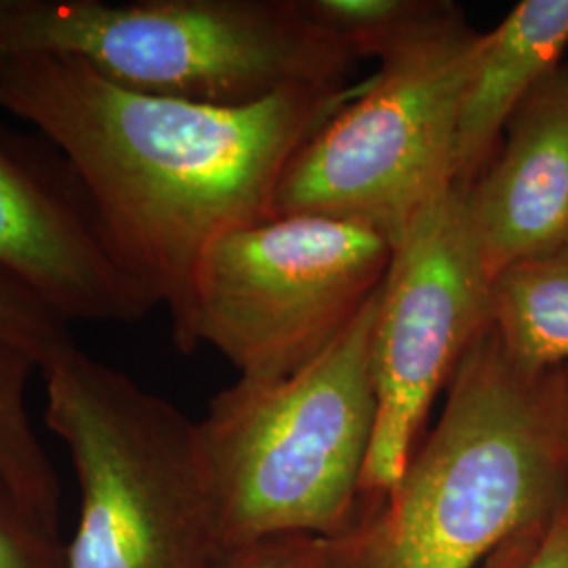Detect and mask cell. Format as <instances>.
Wrapping results in <instances>:
<instances>
[{"instance_id":"obj_1","label":"cell","mask_w":568,"mask_h":568,"mask_svg":"<svg viewBox=\"0 0 568 568\" xmlns=\"http://www.w3.org/2000/svg\"><path fill=\"white\" fill-rule=\"evenodd\" d=\"M349 102L344 89H284L248 105L126 91L65 55H0V105L74 171L126 274L182 325L206 248L272 220L284 171Z\"/></svg>"},{"instance_id":"obj_2","label":"cell","mask_w":568,"mask_h":568,"mask_svg":"<svg viewBox=\"0 0 568 568\" xmlns=\"http://www.w3.org/2000/svg\"><path fill=\"white\" fill-rule=\"evenodd\" d=\"M568 493L562 371L532 375L488 325L448 382L443 417L400 483L328 539L337 568H478Z\"/></svg>"},{"instance_id":"obj_3","label":"cell","mask_w":568,"mask_h":568,"mask_svg":"<svg viewBox=\"0 0 568 568\" xmlns=\"http://www.w3.org/2000/svg\"><path fill=\"white\" fill-rule=\"evenodd\" d=\"M384 284L312 363L274 379L241 377L196 422L222 549L278 535L337 539L358 520Z\"/></svg>"},{"instance_id":"obj_4","label":"cell","mask_w":568,"mask_h":568,"mask_svg":"<svg viewBox=\"0 0 568 568\" xmlns=\"http://www.w3.org/2000/svg\"><path fill=\"white\" fill-rule=\"evenodd\" d=\"M82 61L142 95L248 105L284 89H344L358 60L300 0H0V55Z\"/></svg>"},{"instance_id":"obj_5","label":"cell","mask_w":568,"mask_h":568,"mask_svg":"<svg viewBox=\"0 0 568 568\" xmlns=\"http://www.w3.org/2000/svg\"><path fill=\"white\" fill-rule=\"evenodd\" d=\"M39 371L44 424L79 485L65 568H215L222 541L199 424L77 344Z\"/></svg>"},{"instance_id":"obj_6","label":"cell","mask_w":568,"mask_h":568,"mask_svg":"<svg viewBox=\"0 0 568 568\" xmlns=\"http://www.w3.org/2000/svg\"><path fill=\"white\" fill-rule=\"evenodd\" d=\"M483 37L450 2L386 51L356 100L293 156L272 217L354 220L396 244L419 209L453 183L459 105Z\"/></svg>"},{"instance_id":"obj_7","label":"cell","mask_w":568,"mask_h":568,"mask_svg":"<svg viewBox=\"0 0 568 568\" xmlns=\"http://www.w3.org/2000/svg\"><path fill=\"white\" fill-rule=\"evenodd\" d=\"M394 243L373 225L283 215L217 239L173 339L217 349L241 377H284L321 356L384 284Z\"/></svg>"},{"instance_id":"obj_8","label":"cell","mask_w":568,"mask_h":568,"mask_svg":"<svg viewBox=\"0 0 568 568\" xmlns=\"http://www.w3.org/2000/svg\"><path fill=\"white\" fill-rule=\"evenodd\" d=\"M471 183H450L394 244L373 339L377 419L363 497L400 483L427 413L488 326L490 278L469 217Z\"/></svg>"},{"instance_id":"obj_9","label":"cell","mask_w":568,"mask_h":568,"mask_svg":"<svg viewBox=\"0 0 568 568\" xmlns=\"http://www.w3.org/2000/svg\"><path fill=\"white\" fill-rule=\"evenodd\" d=\"M0 267L68 323L131 325L154 310L112 251L74 171L2 126Z\"/></svg>"},{"instance_id":"obj_10","label":"cell","mask_w":568,"mask_h":568,"mask_svg":"<svg viewBox=\"0 0 568 568\" xmlns=\"http://www.w3.org/2000/svg\"><path fill=\"white\" fill-rule=\"evenodd\" d=\"M488 278L568 246V70L556 68L518 108L501 156L467 192Z\"/></svg>"},{"instance_id":"obj_11","label":"cell","mask_w":568,"mask_h":568,"mask_svg":"<svg viewBox=\"0 0 568 568\" xmlns=\"http://www.w3.org/2000/svg\"><path fill=\"white\" fill-rule=\"evenodd\" d=\"M567 44L568 0H523L483 37L459 105L453 183L480 178L501 131L539 82L558 68Z\"/></svg>"},{"instance_id":"obj_12","label":"cell","mask_w":568,"mask_h":568,"mask_svg":"<svg viewBox=\"0 0 568 568\" xmlns=\"http://www.w3.org/2000/svg\"><path fill=\"white\" fill-rule=\"evenodd\" d=\"M488 325L509 361L541 375L568 363V246L509 265L490 283Z\"/></svg>"},{"instance_id":"obj_13","label":"cell","mask_w":568,"mask_h":568,"mask_svg":"<svg viewBox=\"0 0 568 568\" xmlns=\"http://www.w3.org/2000/svg\"><path fill=\"white\" fill-rule=\"evenodd\" d=\"M34 368L39 363L32 356L0 344V478L42 514L60 520V478L26 406Z\"/></svg>"},{"instance_id":"obj_14","label":"cell","mask_w":568,"mask_h":568,"mask_svg":"<svg viewBox=\"0 0 568 568\" xmlns=\"http://www.w3.org/2000/svg\"><path fill=\"white\" fill-rule=\"evenodd\" d=\"M307 18L347 42L356 58H382L438 18L443 0H300Z\"/></svg>"},{"instance_id":"obj_15","label":"cell","mask_w":568,"mask_h":568,"mask_svg":"<svg viewBox=\"0 0 568 568\" xmlns=\"http://www.w3.org/2000/svg\"><path fill=\"white\" fill-rule=\"evenodd\" d=\"M0 344L26 352L39 368L55 352L77 344L60 312L4 267H0Z\"/></svg>"},{"instance_id":"obj_16","label":"cell","mask_w":568,"mask_h":568,"mask_svg":"<svg viewBox=\"0 0 568 568\" xmlns=\"http://www.w3.org/2000/svg\"><path fill=\"white\" fill-rule=\"evenodd\" d=\"M0 568H65L60 520L49 518L0 478Z\"/></svg>"},{"instance_id":"obj_17","label":"cell","mask_w":568,"mask_h":568,"mask_svg":"<svg viewBox=\"0 0 568 568\" xmlns=\"http://www.w3.org/2000/svg\"><path fill=\"white\" fill-rule=\"evenodd\" d=\"M215 568H337L328 539L278 535L222 549Z\"/></svg>"},{"instance_id":"obj_18","label":"cell","mask_w":568,"mask_h":568,"mask_svg":"<svg viewBox=\"0 0 568 568\" xmlns=\"http://www.w3.org/2000/svg\"><path fill=\"white\" fill-rule=\"evenodd\" d=\"M514 568H568V493L560 506L535 528Z\"/></svg>"},{"instance_id":"obj_19","label":"cell","mask_w":568,"mask_h":568,"mask_svg":"<svg viewBox=\"0 0 568 568\" xmlns=\"http://www.w3.org/2000/svg\"><path fill=\"white\" fill-rule=\"evenodd\" d=\"M537 528V527H535ZM535 528H530L527 532H523V535H518L516 539H511L508 546H504L501 549H497L490 558H488L487 562L483 565L480 568H514L518 565V560L523 558V554H525V549H527L528 541H530V537H532V532H535Z\"/></svg>"},{"instance_id":"obj_20","label":"cell","mask_w":568,"mask_h":568,"mask_svg":"<svg viewBox=\"0 0 568 568\" xmlns=\"http://www.w3.org/2000/svg\"><path fill=\"white\" fill-rule=\"evenodd\" d=\"M565 377V403H567V424H568V373H562Z\"/></svg>"}]
</instances>
